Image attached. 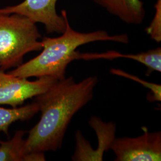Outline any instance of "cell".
<instances>
[{"instance_id": "2", "label": "cell", "mask_w": 161, "mask_h": 161, "mask_svg": "<svg viewBox=\"0 0 161 161\" xmlns=\"http://www.w3.org/2000/svg\"><path fill=\"white\" fill-rule=\"evenodd\" d=\"M95 41L129 42L127 34L110 35L105 31L80 32L72 29L66 20V26L62 35L56 38L44 37L42 51L36 57L7 72L9 75L28 78L51 76L58 80L66 76V70L71 62L76 60L78 47Z\"/></svg>"}, {"instance_id": "6", "label": "cell", "mask_w": 161, "mask_h": 161, "mask_svg": "<svg viewBox=\"0 0 161 161\" xmlns=\"http://www.w3.org/2000/svg\"><path fill=\"white\" fill-rule=\"evenodd\" d=\"M57 1L58 0H24L17 5L0 8V13L23 15L36 23L43 24L48 34H62L66 29L68 16L65 10L61 12V15L57 13Z\"/></svg>"}, {"instance_id": "4", "label": "cell", "mask_w": 161, "mask_h": 161, "mask_svg": "<svg viewBox=\"0 0 161 161\" xmlns=\"http://www.w3.org/2000/svg\"><path fill=\"white\" fill-rule=\"evenodd\" d=\"M143 134L134 138H115L110 149L115 161H160L161 131L150 132L143 127Z\"/></svg>"}, {"instance_id": "9", "label": "cell", "mask_w": 161, "mask_h": 161, "mask_svg": "<svg viewBox=\"0 0 161 161\" xmlns=\"http://www.w3.org/2000/svg\"><path fill=\"white\" fill-rule=\"evenodd\" d=\"M25 131L18 130L7 141L0 140V161H44V153H26Z\"/></svg>"}, {"instance_id": "11", "label": "cell", "mask_w": 161, "mask_h": 161, "mask_svg": "<svg viewBox=\"0 0 161 161\" xmlns=\"http://www.w3.org/2000/svg\"><path fill=\"white\" fill-rule=\"evenodd\" d=\"M39 112L36 102L12 109L0 107V132L8 134V130L13 123L17 121H27Z\"/></svg>"}, {"instance_id": "5", "label": "cell", "mask_w": 161, "mask_h": 161, "mask_svg": "<svg viewBox=\"0 0 161 161\" xmlns=\"http://www.w3.org/2000/svg\"><path fill=\"white\" fill-rule=\"evenodd\" d=\"M57 80L51 76H41L31 81L0 70V104L17 108L25 100L46 92Z\"/></svg>"}, {"instance_id": "13", "label": "cell", "mask_w": 161, "mask_h": 161, "mask_svg": "<svg viewBox=\"0 0 161 161\" xmlns=\"http://www.w3.org/2000/svg\"><path fill=\"white\" fill-rule=\"evenodd\" d=\"M155 14L152 22L146 29L150 38L157 42L161 41V0H157L155 6Z\"/></svg>"}, {"instance_id": "3", "label": "cell", "mask_w": 161, "mask_h": 161, "mask_svg": "<svg viewBox=\"0 0 161 161\" xmlns=\"http://www.w3.org/2000/svg\"><path fill=\"white\" fill-rule=\"evenodd\" d=\"M36 23L17 13H0V70L16 68L28 53L41 50Z\"/></svg>"}, {"instance_id": "1", "label": "cell", "mask_w": 161, "mask_h": 161, "mask_svg": "<svg viewBox=\"0 0 161 161\" xmlns=\"http://www.w3.org/2000/svg\"><path fill=\"white\" fill-rule=\"evenodd\" d=\"M96 76L76 82L72 76L57 80L35 102L41 113L39 122L25 139L26 153L59 149L74 116L93 97L97 84Z\"/></svg>"}, {"instance_id": "10", "label": "cell", "mask_w": 161, "mask_h": 161, "mask_svg": "<svg viewBox=\"0 0 161 161\" xmlns=\"http://www.w3.org/2000/svg\"><path fill=\"white\" fill-rule=\"evenodd\" d=\"M89 124L96 132L98 146L95 152V161H103L104 152L110 149L115 138L116 125L112 122H105L97 116H92Z\"/></svg>"}, {"instance_id": "12", "label": "cell", "mask_w": 161, "mask_h": 161, "mask_svg": "<svg viewBox=\"0 0 161 161\" xmlns=\"http://www.w3.org/2000/svg\"><path fill=\"white\" fill-rule=\"evenodd\" d=\"M110 74L113 75H117L119 76H122L128 79L134 81L138 82L144 87L149 89L151 93H150L149 98L148 100L150 102H161V86L159 84H157L152 82H149L147 81L143 80L139 78L135 75L130 74L126 72L119 69L111 68L110 69Z\"/></svg>"}, {"instance_id": "7", "label": "cell", "mask_w": 161, "mask_h": 161, "mask_svg": "<svg viewBox=\"0 0 161 161\" xmlns=\"http://www.w3.org/2000/svg\"><path fill=\"white\" fill-rule=\"evenodd\" d=\"M122 22L138 25L144 21L146 10L141 0H92Z\"/></svg>"}, {"instance_id": "8", "label": "cell", "mask_w": 161, "mask_h": 161, "mask_svg": "<svg viewBox=\"0 0 161 161\" xmlns=\"http://www.w3.org/2000/svg\"><path fill=\"white\" fill-rule=\"evenodd\" d=\"M121 58L132 59L144 64L147 68L146 73L147 76H150L154 71L161 72V47L137 54H122L115 51H109L102 53H80L78 52L76 55V60L83 59L86 60L94 59L112 60Z\"/></svg>"}]
</instances>
